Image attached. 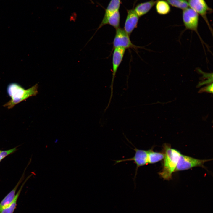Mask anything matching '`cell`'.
Returning <instances> with one entry per match:
<instances>
[{
	"label": "cell",
	"mask_w": 213,
	"mask_h": 213,
	"mask_svg": "<svg viewBox=\"0 0 213 213\" xmlns=\"http://www.w3.org/2000/svg\"><path fill=\"white\" fill-rule=\"evenodd\" d=\"M182 17L186 28L195 31L198 34V14L191 8H188L183 10Z\"/></svg>",
	"instance_id": "cell-6"
},
{
	"label": "cell",
	"mask_w": 213,
	"mask_h": 213,
	"mask_svg": "<svg viewBox=\"0 0 213 213\" xmlns=\"http://www.w3.org/2000/svg\"><path fill=\"white\" fill-rule=\"evenodd\" d=\"M156 9L159 14L162 15L168 14L170 11L169 4L164 0H159L156 1Z\"/></svg>",
	"instance_id": "cell-14"
},
{
	"label": "cell",
	"mask_w": 213,
	"mask_h": 213,
	"mask_svg": "<svg viewBox=\"0 0 213 213\" xmlns=\"http://www.w3.org/2000/svg\"><path fill=\"white\" fill-rule=\"evenodd\" d=\"M163 149V167L159 174L164 180H169L172 178V173L175 171L181 154L177 150L172 148L169 144H164Z\"/></svg>",
	"instance_id": "cell-2"
},
{
	"label": "cell",
	"mask_w": 213,
	"mask_h": 213,
	"mask_svg": "<svg viewBox=\"0 0 213 213\" xmlns=\"http://www.w3.org/2000/svg\"><path fill=\"white\" fill-rule=\"evenodd\" d=\"M156 1L154 0H151L141 3L135 7L134 10L139 17H141L147 13L156 4Z\"/></svg>",
	"instance_id": "cell-11"
},
{
	"label": "cell",
	"mask_w": 213,
	"mask_h": 213,
	"mask_svg": "<svg viewBox=\"0 0 213 213\" xmlns=\"http://www.w3.org/2000/svg\"><path fill=\"white\" fill-rule=\"evenodd\" d=\"M121 0H111L106 9L104 14H108L119 10Z\"/></svg>",
	"instance_id": "cell-16"
},
{
	"label": "cell",
	"mask_w": 213,
	"mask_h": 213,
	"mask_svg": "<svg viewBox=\"0 0 213 213\" xmlns=\"http://www.w3.org/2000/svg\"><path fill=\"white\" fill-rule=\"evenodd\" d=\"M23 174L14 188L3 199L0 203V212L2 210L8 206L13 201L15 196L17 189L23 178Z\"/></svg>",
	"instance_id": "cell-12"
},
{
	"label": "cell",
	"mask_w": 213,
	"mask_h": 213,
	"mask_svg": "<svg viewBox=\"0 0 213 213\" xmlns=\"http://www.w3.org/2000/svg\"><path fill=\"white\" fill-rule=\"evenodd\" d=\"M167 3L174 7L184 10L189 6L187 0H166Z\"/></svg>",
	"instance_id": "cell-17"
},
{
	"label": "cell",
	"mask_w": 213,
	"mask_h": 213,
	"mask_svg": "<svg viewBox=\"0 0 213 213\" xmlns=\"http://www.w3.org/2000/svg\"><path fill=\"white\" fill-rule=\"evenodd\" d=\"M129 36L124 29L120 27L116 29V33L113 43V48L121 47L137 49L138 46L131 41Z\"/></svg>",
	"instance_id": "cell-4"
},
{
	"label": "cell",
	"mask_w": 213,
	"mask_h": 213,
	"mask_svg": "<svg viewBox=\"0 0 213 213\" xmlns=\"http://www.w3.org/2000/svg\"><path fill=\"white\" fill-rule=\"evenodd\" d=\"M148 163L153 164L157 162L164 159V153L154 151L151 149L147 150Z\"/></svg>",
	"instance_id": "cell-15"
},
{
	"label": "cell",
	"mask_w": 213,
	"mask_h": 213,
	"mask_svg": "<svg viewBox=\"0 0 213 213\" xmlns=\"http://www.w3.org/2000/svg\"><path fill=\"white\" fill-rule=\"evenodd\" d=\"M29 177H27L23 183L17 194H16L12 202L7 207L2 210L0 213H13L15 209L16 208L17 201L18 197L25 184L29 178Z\"/></svg>",
	"instance_id": "cell-13"
},
{
	"label": "cell",
	"mask_w": 213,
	"mask_h": 213,
	"mask_svg": "<svg viewBox=\"0 0 213 213\" xmlns=\"http://www.w3.org/2000/svg\"><path fill=\"white\" fill-rule=\"evenodd\" d=\"M16 149V148H14L8 150L1 151L0 152V155L5 158L9 154L14 152Z\"/></svg>",
	"instance_id": "cell-18"
},
{
	"label": "cell",
	"mask_w": 213,
	"mask_h": 213,
	"mask_svg": "<svg viewBox=\"0 0 213 213\" xmlns=\"http://www.w3.org/2000/svg\"><path fill=\"white\" fill-rule=\"evenodd\" d=\"M139 17L133 9L127 10L124 29L129 36L135 28H137Z\"/></svg>",
	"instance_id": "cell-9"
},
{
	"label": "cell",
	"mask_w": 213,
	"mask_h": 213,
	"mask_svg": "<svg viewBox=\"0 0 213 213\" xmlns=\"http://www.w3.org/2000/svg\"><path fill=\"white\" fill-rule=\"evenodd\" d=\"M38 85L36 84L31 88L25 89L19 84L12 83L7 86V91L11 99L3 106L10 109L16 104L28 98L36 96L38 93Z\"/></svg>",
	"instance_id": "cell-1"
},
{
	"label": "cell",
	"mask_w": 213,
	"mask_h": 213,
	"mask_svg": "<svg viewBox=\"0 0 213 213\" xmlns=\"http://www.w3.org/2000/svg\"><path fill=\"white\" fill-rule=\"evenodd\" d=\"M1 150H0V152H1Z\"/></svg>",
	"instance_id": "cell-21"
},
{
	"label": "cell",
	"mask_w": 213,
	"mask_h": 213,
	"mask_svg": "<svg viewBox=\"0 0 213 213\" xmlns=\"http://www.w3.org/2000/svg\"><path fill=\"white\" fill-rule=\"evenodd\" d=\"M126 49L121 47L114 49L112 54V74L111 85V94L108 105L104 110L106 111L109 107L113 96V85L114 78L117 70L123 58Z\"/></svg>",
	"instance_id": "cell-3"
},
{
	"label": "cell",
	"mask_w": 213,
	"mask_h": 213,
	"mask_svg": "<svg viewBox=\"0 0 213 213\" xmlns=\"http://www.w3.org/2000/svg\"><path fill=\"white\" fill-rule=\"evenodd\" d=\"M190 8L206 19V15L209 8L204 0H188Z\"/></svg>",
	"instance_id": "cell-10"
},
{
	"label": "cell",
	"mask_w": 213,
	"mask_h": 213,
	"mask_svg": "<svg viewBox=\"0 0 213 213\" xmlns=\"http://www.w3.org/2000/svg\"><path fill=\"white\" fill-rule=\"evenodd\" d=\"M211 160L198 159L181 154L175 171L188 170L195 167H203L204 163Z\"/></svg>",
	"instance_id": "cell-5"
},
{
	"label": "cell",
	"mask_w": 213,
	"mask_h": 213,
	"mask_svg": "<svg viewBox=\"0 0 213 213\" xmlns=\"http://www.w3.org/2000/svg\"><path fill=\"white\" fill-rule=\"evenodd\" d=\"M120 15L119 10L108 14H104V17L97 30L93 35L91 38L88 42L92 38L97 30L103 26L108 24L115 29L120 27Z\"/></svg>",
	"instance_id": "cell-8"
},
{
	"label": "cell",
	"mask_w": 213,
	"mask_h": 213,
	"mask_svg": "<svg viewBox=\"0 0 213 213\" xmlns=\"http://www.w3.org/2000/svg\"><path fill=\"white\" fill-rule=\"evenodd\" d=\"M4 158V157L0 155V162Z\"/></svg>",
	"instance_id": "cell-20"
},
{
	"label": "cell",
	"mask_w": 213,
	"mask_h": 213,
	"mask_svg": "<svg viewBox=\"0 0 213 213\" xmlns=\"http://www.w3.org/2000/svg\"><path fill=\"white\" fill-rule=\"evenodd\" d=\"M212 87H213V85L212 84L211 85H209L207 87H206L205 88L204 90H205L206 91L209 92H211L212 93Z\"/></svg>",
	"instance_id": "cell-19"
},
{
	"label": "cell",
	"mask_w": 213,
	"mask_h": 213,
	"mask_svg": "<svg viewBox=\"0 0 213 213\" xmlns=\"http://www.w3.org/2000/svg\"><path fill=\"white\" fill-rule=\"evenodd\" d=\"M135 153L133 157L131 158L116 160L115 164L127 161H133L136 164L135 176H136L138 168L141 166L147 165L148 163L147 151L135 148L133 149Z\"/></svg>",
	"instance_id": "cell-7"
}]
</instances>
